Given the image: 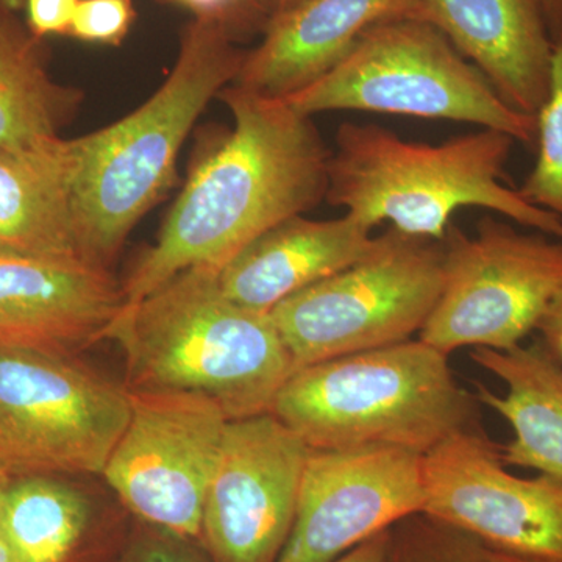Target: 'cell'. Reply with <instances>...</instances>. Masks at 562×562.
<instances>
[{"mask_svg": "<svg viewBox=\"0 0 562 562\" xmlns=\"http://www.w3.org/2000/svg\"><path fill=\"white\" fill-rule=\"evenodd\" d=\"M422 454L395 447L310 450L294 527L277 562H333L424 512Z\"/></svg>", "mask_w": 562, "mask_h": 562, "instance_id": "obj_13", "label": "cell"}, {"mask_svg": "<svg viewBox=\"0 0 562 562\" xmlns=\"http://www.w3.org/2000/svg\"><path fill=\"white\" fill-rule=\"evenodd\" d=\"M244 58L220 25L194 18L161 87L127 116L80 136L74 224L87 260L110 269L128 233L171 187L192 125L235 83Z\"/></svg>", "mask_w": 562, "mask_h": 562, "instance_id": "obj_4", "label": "cell"}, {"mask_svg": "<svg viewBox=\"0 0 562 562\" xmlns=\"http://www.w3.org/2000/svg\"><path fill=\"white\" fill-rule=\"evenodd\" d=\"M0 562H18L3 536L0 538Z\"/></svg>", "mask_w": 562, "mask_h": 562, "instance_id": "obj_33", "label": "cell"}, {"mask_svg": "<svg viewBox=\"0 0 562 562\" xmlns=\"http://www.w3.org/2000/svg\"><path fill=\"white\" fill-rule=\"evenodd\" d=\"M220 272L192 268L133 305L105 339L121 347L128 391L203 395L228 420L271 413L294 362L271 314L233 302Z\"/></svg>", "mask_w": 562, "mask_h": 562, "instance_id": "obj_2", "label": "cell"}, {"mask_svg": "<svg viewBox=\"0 0 562 562\" xmlns=\"http://www.w3.org/2000/svg\"><path fill=\"white\" fill-rule=\"evenodd\" d=\"M314 116L330 111L469 122L536 147V117L512 109L490 80L427 22L403 18L371 29L330 72L284 99Z\"/></svg>", "mask_w": 562, "mask_h": 562, "instance_id": "obj_6", "label": "cell"}, {"mask_svg": "<svg viewBox=\"0 0 562 562\" xmlns=\"http://www.w3.org/2000/svg\"><path fill=\"white\" fill-rule=\"evenodd\" d=\"M131 391L76 355L0 347V464L11 475H102Z\"/></svg>", "mask_w": 562, "mask_h": 562, "instance_id": "obj_8", "label": "cell"}, {"mask_svg": "<svg viewBox=\"0 0 562 562\" xmlns=\"http://www.w3.org/2000/svg\"><path fill=\"white\" fill-rule=\"evenodd\" d=\"M79 3L80 0H25V25L40 40L50 35H69Z\"/></svg>", "mask_w": 562, "mask_h": 562, "instance_id": "obj_27", "label": "cell"}, {"mask_svg": "<svg viewBox=\"0 0 562 562\" xmlns=\"http://www.w3.org/2000/svg\"><path fill=\"white\" fill-rule=\"evenodd\" d=\"M122 306L109 268L0 250V347L76 355L105 339Z\"/></svg>", "mask_w": 562, "mask_h": 562, "instance_id": "obj_14", "label": "cell"}, {"mask_svg": "<svg viewBox=\"0 0 562 562\" xmlns=\"http://www.w3.org/2000/svg\"><path fill=\"white\" fill-rule=\"evenodd\" d=\"M442 241L387 228L349 268L284 299L271 317L294 369L408 341L443 281Z\"/></svg>", "mask_w": 562, "mask_h": 562, "instance_id": "obj_7", "label": "cell"}, {"mask_svg": "<svg viewBox=\"0 0 562 562\" xmlns=\"http://www.w3.org/2000/svg\"><path fill=\"white\" fill-rule=\"evenodd\" d=\"M80 166V138L0 147V250L90 261L74 224Z\"/></svg>", "mask_w": 562, "mask_h": 562, "instance_id": "obj_18", "label": "cell"}, {"mask_svg": "<svg viewBox=\"0 0 562 562\" xmlns=\"http://www.w3.org/2000/svg\"><path fill=\"white\" fill-rule=\"evenodd\" d=\"M425 516L465 532L487 549L562 562V484L513 475L502 447L482 428L450 436L422 454Z\"/></svg>", "mask_w": 562, "mask_h": 562, "instance_id": "obj_11", "label": "cell"}, {"mask_svg": "<svg viewBox=\"0 0 562 562\" xmlns=\"http://www.w3.org/2000/svg\"><path fill=\"white\" fill-rule=\"evenodd\" d=\"M420 0H306L277 14L261 43L246 52L235 83L288 99L330 72L371 29L416 18Z\"/></svg>", "mask_w": 562, "mask_h": 562, "instance_id": "obj_16", "label": "cell"}, {"mask_svg": "<svg viewBox=\"0 0 562 562\" xmlns=\"http://www.w3.org/2000/svg\"><path fill=\"white\" fill-rule=\"evenodd\" d=\"M414 20L441 32L512 109L536 117L554 44L539 0H420Z\"/></svg>", "mask_w": 562, "mask_h": 562, "instance_id": "obj_15", "label": "cell"}, {"mask_svg": "<svg viewBox=\"0 0 562 562\" xmlns=\"http://www.w3.org/2000/svg\"><path fill=\"white\" fill-rule=\"evenodd\" d=\"M516 139L482 128L442 144L414 143L376 124L346 122L328 160L325 201L371 228L441 241L458 210L475 206L562 239L557 214L525 201L506 180Z\"/></svg>", "mask_w": 562, "mask_h": 562, "instance_id": "obj_3", "label": "cell"}, {"mask_svg": "<svg viewBox=\"0 0 562 562\" xmlns=\"http://www.w3.org/2000/svg\"><path fill=\"white\" fill-rule=\"evenodd\" d=\"M303 2H306V0H269V3H271L272 16L286 13V11L302 5Z\"/></svg>", "mask_w": 562, "mask_h": 562, "instance_id": "obj_31", "label": "cell"}, {"mask_svg": "<svg viewBox=\"0 0 562 562\" xmlns=\"http://www.w3.org/2000/svg\"><path fill=\"white\" fill-rule=\"evenodd\" d=\"M81 92L52 79L41 40L0 9V147L60 138Z\"/></svg>", "mask_w": 562, "mask_h": 562, "instance_id": "obj_20", "label": "cell"}, {"mask_svg": "<svg viewBox=\"0 0 562 562\" xmlns=\"http://www.w3.org/2000/svg\"><path fill=\"white\" fill-rule=\"evenodd\" d=\"M11 473L9 471V469L7 468H3L2 464H0V487L3 486V484H5L7 482H9V480L11 479Z\"/></svg>", "mask_w": 562, "mask_h": 562, "instance_id": "obj_35", "label": "cell"}, {"mask_svg": "<svg viewBox=\"0 0 562 562\" xmlns=\"http://www.w3.org/2000/svg\"><path fill=\"white\" fill-rule=\"evenodd\" d=\"M392 541L391 530L373 536L369 541L360 543L353 550L342 554L333 562H387L390 560Z\"/></svg>", "mask_w": 562, "mask_h": 562, "instance_id": "obj_29", "label": "cell"}, {"mask_svg": "<svg viewBox=\"0 0 562 562\" xmlns=\"http://www.w3.org/2000/svg\"><path fill=\"white\" fill-rule=\"evenodd\" d=\"M310 447L272 413L228 420L201 541L213 562H277L294 527Z\"/></svg>", "mask_w": 562, "mask_h": 562, "instance_id": "obj_12", "label": "cell"}, {"mask_svg": "<svg viewBox=\"0 0 562 562\" xmlns=\"http://www.w3.org/2000/svg\"><path fill=\"white\" fill-rule=\"evenodd\" d=\"M536 331L541 333L542 346L562 364V290L550 303Z\"/></svg>", "mask_w": 562, "mask_h": 562, "instance_id": "obj_28", "label": "cell"}, {"mask_svg": "<svg viewBox=\"0 0 562 562\" xmlns=\"http://www.w3.org/2000/svg\"><path fill=\"white\" fill-rule=\"evenodd\" d=\"M553 43L562 40V0H539Z\"/></svg>", "mask_w": 562, "mask_h": 562, "instance_id": "obj_30", "label": "cell"}, {"mask_svg": "<svg viewBox=\"0 0 562 562\" xmlns=\"http://www.w3.org/2000/svg\"><path fill=\"white\" fill-rule=\"evenodd\" d=\"M450 355L422 339L346 355L292 372L271 413L310 450L395 447L425 454L476 427V397Z\"/></svg>", "mask_w": 562, "mask_h": 562, "instance_id": "obj_5", "label": "cell"}, {"mask_svg": "<svg viewBox=\"0 0 562 562\" xmlns=\"http://www.w3.org/2000/svg\"><path fill=\"white\" fill-rule=\"evenodd\" d=\"M228 419L203 395L131 391V419L102 476L144 524L201 539Z\"/></svg>", "mask_w": 562, "mask_h": 562, "instance_id": "obj_10", "label": "cell"}, {"mask_svg": "<svg viewBox=\"0 0 562 562\" xmlns=\"http://www.w3.org/2000/svg\"><path fill=\"white\" fill-rule=\"evenodd\" d=\"M373 243L371 228L349 214L328 221L299 214L247 244L217 279L233 302L269 314L284 299L361 260Z\"/></svg>", "mask_w": 562, "mask_h": 562, "instance_id": "obj_17", "label": "cell"}, {"mask_svg": "<svg viewBox=\"0 0 562 562\" xmlns=\"http://www.w3.org/2000/svg\"><path fill=\"white\" fill-rule=\"evenodd\" d=\"M486 560L487 562H539L522 560V558L509 557V554L495 552V550L491 549H486Z\"/></svg>", "mask_w": 562, "mask_h": 562, "instance_id": "obj_32", "label": "cell"}, {"mask_svg": "<svg viewBox=\"0 0 562 562\" xmlns=\"http://www.w3.org/2000/svg\"><path fill=\"white\" fill-rule=\"evenodd\" d=\"M117 562H209L191 541L147 525L136 532Z\"/></svg>", "mask_w": 562, "mask_h": 562, "instance_id": "obj_26", "label": "cell"}, {"mask_svg": "<svg viewBox=\"0 0 562 562\" xmlns=\"http://www.w3.org/2000/svg\"><path fill=\"white\" fill-rule=\"evenodd\" d=\"M538 158L519 192L562 221V40L553 44L549 94L536 114Z\"/></svg>", "mask_w": 562, "mask_h": 562, "instance_id": "obj_22", "label": "cell"}, {"mask_svg": "<svg viewBox=\"0 0 562 562\" xmlns=\"http://www.w3.org/2000/svg\"><path fill=\"white\" fill-rule=\"evenodd\" d=\"M387 562H487L486 547L465 532L416 514L392 528Z\"/></svg>", "mask_w": 562, "mask_h": 562, "instance_id": "obj_23", "label": "cell"}, {"mask_svg": "<svg viewBox=\"0 0 562 562\" xmlns=\"http://www.w3.org/2000/svg\"><path fill=\"white\" fill-rule=\"evenodd\" d=\"M135 20L133 0H80L68 36L117 46Z\"/></svg>", "mask_w": 562, "mask_h": 562, "instance_id": "obj_25", "label": "cell"}, {"mask_svg": "<svg viewBox=\"0 0 562 562\" xmlns=\"http://www.w3.org/2000/svg\"><path fill=\"white\" fill-rule=\"evenodd\" d=\"M217 98L233 131L191 173L122 286L124 305L192 268L221 272L247 246L327 198L331 150L313 116L232 83Z\"/></svg>", "mask_w": 562, "mask_h": 562, "instance_id": "obj_1", "label": "cell"}, {"mask_svg": "<svg viewBox=\"0 0 562 562\" xmlns=\"http://www.w3.org/2000/svg\"><path fill=\"white\" fill-rule=\"evenodd\" d=\"M194 13L195 20L213 22L233 41L265 33L272 18L269 0H168Z\"/></svg>", "mask_w": 562, "mask_h": 562, "instance_id": "obj_24", "label": "cell"}, {"mask_svg": "<svg viewBox=\"0 0 562 562\" xmlns=\"http://www.w3.org/2000/svg\"><path fill=\"white\" fill-rule=\"evenodd\" d=\"M83 492L50 475H16L0 487V531L18 562H68L90 522Z\"/></svg>", "mask_w": 562, "mask_h": 562, "instance_id": "obj_21", "label": "cell"}, {"mask_svg": "<svg viewBox=\"0 0 562 562\" xmlns=\"http://www.w3.org/2000/svg\"><path fill=\"white\" fill-rule=\"evenodd\" d=\"M0 538H2V531H0Z\"/></svg>", "mask_w": 562, "mask_h": 562, "instance_id": "obj_36", "label": "cell"}, {"mask_svg": "<svg viewBox=\"0 0 562 562\" xmlns=\"http://www.w3.org/2000/svg\"><path fill=\"white\" fill-rule=\"evenodd\" d=\"M471 360L505 383V394L483 384L476 401L512 425L514 438L502 447L506 468L532 469L562 484V364L541 341L512 350L479 347Z\"/></svg>", "mask_w": 562, "mask_h": 562, "instance_id": "obj_19", "label": "cell"}, {"mask_svg": "<svg viewBox=\"0 0 562 562\" xmlns=\"http://www.w3.org/2000/svg\"><path fill=\"white\" fill-rule=\"evenodd\" d=\"M441 241L442 291L419 339L447 355L522 346L562 290V239L484 216L475 235L452 224Z\"/></svg>", "mask_w": 562, "mask_h": 562, "instance_id": "obj_9", "label": "cell"}, {"mask_svg": "<svg viewBox=\"0 0 562 562\" xmlns=\"http://www.w3.org/2000/svg\"><path fill=\"white\" fill-rule=\"evenodd\" d=\"M24 2L25 0H0V9L14 11V13H16V11H20L22 7H24Z\"/></svg>", "mask_w": 562, "mask_h": 562, "instance_id": "obj_34", "label": "cell"}]
</instances>
